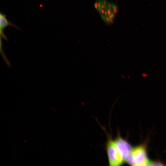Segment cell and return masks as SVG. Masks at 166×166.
<instances>
[{
    "label": "cell",
    "instance_id": "1",
    "mask_svg": "<svg viewBox=\"0 0 166 166\" xmlns=\"http://www.w3.org/2000/svg\"><path fill=\"white\" fill-rule=\"evenodd\" d=\"M94 6L106 25H110L113 23L119 10L117 4L109 0H96Z\"/></svg>",
    "mask_w": 166,
    "mask_h": 166
},
{
    "label": "cell",
    "instance_id": "6",
    "mask_svg": "<svg viewBox=\"0 0 166 166\" xmlns=\"http://www.w3.org/2000/svg\"><path fill=\"white\" fill-rule=\"evenodd\" d=\"M152 165L154 166H162L164 165L162 163L160 162L156 161L152 162Z\"/></svg>",
    "mask_w": 166,
    "mask_h": 166
},
{
    "label": "cell",
    "instance_id": "4",
    "mask_svg": "<svg viewBox=\"0 0 166 166\" xmlns=\"http://www.w3.org/2000/svg\"><path fill=\"white\" fill-rule=\"evenodd\" d=\"M116 146L124 161H125L131 152L132 148L131 145L119 134L114 140Z\"/></svg>",
    "mask_w": 166,
    "mask_h": 166
},
{
    "label": "cell",
    "instance_id": "2",
    "mask_svg": "<svg viewBox=\"0 0 166 166\" xmlns=\"http://www.w3.org/2000/svg\"><path fill=\"white\" fill-rule=\"evenodd\" d=\"M126 162L132 165H152V162L148 159L145 147L143 145L132 148L130 154Z\"/></svg>",
    "mask_w": 166,
    "mask_h": 166
},
{
    "label": "cell",
    "instance_id": "5",
    "mask_svg": "<svg viewBox=\"0 0 166 166\" xmlns=\"http://www.w3.org/2000/svg\"><path fill=\"white\" fill-rule=\"evenodd\" d=\"M12 26L20 30V28L15 24L9 21L6 18V15L2 13H0V34L3 38H7L4 34L3 31L8 26Z\"/></svg>",
    "mask_w": 166,
    "mask_h": 166
},
{
    "label": "cell",
    "instance_id": "3",
    "mask_svg": "<svg viewBox=\"0 0 166 166\" xmlns=\"http://www.w3.org/2000/svg\"><path fill=\"white\" fill-rule=\"evenodd\" d=\"M105 149L109 166H118L124 161L116 146L114 140L109 138L106 143Z\"/></svg>",
    "mask_w": 166,
    "mask_h": 166
}]
</instances>
